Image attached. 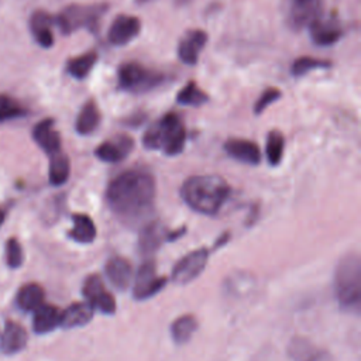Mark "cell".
<instances>
[{
	"label": "cell",
	"mask_w": 361,
	"mask_h": 361,
	"mask_svg": "<svg viewBox=\"0 0 361 361\" xmlns=\"http://www.w3.org/2000/svg\"><path fill=\"white\" fill-rule=\"evenodd\" d=\"M155 193V179L151 173L130 169L111 179L106 190V199L110 209L123 221L134 223L151 213Z\"/></svg>",
	"instance_id": "cell-1"
},
{
	"label": "cell",
	"mask_w": 361,
	"mask_h": 361,
	"mask_svg": "<svg viewBox=\"0 0 361 361\" xmlns=\"http://www.w3.org/2000/svg\"><path fill=\"white\" fill-rule=\"evenodd\" d=\"M228 183L217 175H196L188 178L182 188L183 202L195 212L213 216L230 196Z\"/></svg>",
	"instance_id": "cell-2"
},
{
	"label": "cell",
	"mask_w": 361,
	"mask_h": 361,
	"mask_svg": "<svg viewBox=\"0 0 361 361\" xmlns=\"http://www.w3.org/2000/svg\"><path fill=\"white\" fill-rule=\"evenodd\" d=\"M186 130L180 117L171 111L154 123L142 135V145L147 149H159L173 157L183 151Z\"/></svg>",
	"instance_id": "cell-3"
},
{
	"label": "cell",
	"mask_w": 361,
	"mask_h": 361,
	"mask_svg": "<svg viewBox=\"0 0 361 361\" xmlns=\"http://www.w3.org/2000/svg\"><path fill=\"white\" fill-rule=\"evenodd\" d=\"M334 296L343 307L357 310L361 299V261L357 254L343 257L334 271Z\"/></svg>",
	"instance_id": "cell-4"
},
{
	"label": "cell",
	"mask_w": 361,
	"mask_h": 361,
	"mask_svg": "<svg viewBox=\"0 0 361 361\" xmlns=\"http://www.w3.org/2000/svg\"><path fill=\"white\" fill-rule=\"evenodd\" d=\"M107 8V3L69 4L55 17V24L66 35L79 28H86L92 32H96L99 28V21Z\"/></svg>",
	"instance_id": "cell-5"
},
{
	"label": "cell",
	"mask_w": 361,
	"mask_h": 361,
	"mask_svg": "<svg viewBox=\"0 0 361 361\" xmlns=\"http://www.w3.org/2000/svg\"><path fill=\"white\" fill-rule=\"evenodd\" d=\"M165 76L157 71L147 69L138 62H126L120 65L117 72L118 86L123 90L142 93L157 87Z\"/></svg>",
	"instance_id": "cell-6"
},
{
	"label": "cell",
	"mask_w": 361,
	"mask_h": 361,
	"mask_svg": "<svg viewBox=\"0 0 361 361\" xmlns=\"http://www.w3.org/2000/svg\"><path fill=\"white\" fill-rule=\"evenodd\" d=\"M168 282V278L158 276L154 259H145L135 272L133 296L137 300H144L157 295Z\"/></svg>",
	"instance_id": "cell-7"
},
{
	"label": "cell",
	"mask_w": 361,
	"mask_h": 361,
	"mask_svg": "<svg viewBox=\"0 0 361 361\" xmlns=\"http://www.w3.org/2000/svg\"><path fill=\"white\" fill-rule=\"evenodd\" d=\"M209 258V250L199 248L182 257L173 267L171 279L176 285H186L196 279L204 269Z\"/></svg>",
	"instance_id": "cell-8"
},
{
	"label": "cell",
	"mask_w": 361,
	"mask_h": 361,
	"mask_svg": "<svg viewBox=\"0 0 361 361\" xmlns=\"http://www.w3.org/2000/svg\"><path fill=\"white\" fill-rule=\"evenodd\" d=\"M82 293L93 309H97L104 314H113L116 312V300L113 295L107 292L99 275H89L85 279Z\"/></svg>",
	"instance_id": "cell-9"
},
{
	"label": "cell",
	"mask_w": 361,
	"mask_h": 361,
	"mask_svg": "<svg viewBox=\"0 0 361 361\" xmlns=\"http://www.w3.org/2000/svg\"><path fill=\"white\" fill-rule=\"evenodd\" d=\"M286 21L295 28L300 30L309 25L314 18L323 14V0H286Z\"/></svg>",
	"instance_id": "cell-10"
},
{
	"label": "cell",
	"mask_w": 361,
	"mask_h": 361,
	"mask_svg": "<svg viewBox=\"0 0 361 361\" xmlns=\"http://www.w3.org/2000/svg\"><path fill=\"white\" fill-rule=\"evenodd\" d=\"M307 27H309V34H310L312 41L320 47L333 45L343 35L341 25L338 23V20L333 16L320 14Z\"/></svg>",
	"instance_id": "cell-11"
},
{
	"label": "cell",
	"mask_w": 361,
	"mask_h": 361,
	"mask_svg": "<svg viewBox=\"0 0 361 361\" xmlns=\"http://www.w3.org/2000/svg\"><path fill=\"white\" fill-rule=\"evenodd\" d=\"M140 30L141 23L137 17L120 14L113 20L107 31V39L113 45H126L138 35Z\"/></svg>",
	"instance_id": "cell-12"
},
{
	"label": "cell",
	"mask_w": 361,
	"mask_h": 361,
	"mask_svg": "<svg viewBox=\"0 0 361 361\" xmlns=\"http://www.w3.org/2000/svg\"><path fill=\"white\" fill-rule=\"evenodd\" d=\"M133 147H134L133 138L128 135L120 134L97 145V148L94 149V155L103 162L116 164L123 161L131 152Z\"/></svg>",
	"instance_id": "cell-13"
},
{
	"label": "cell",
	"mask_w": 361,
	"mask_h": 361,
	"mask_svg": "<svg viewBox=\"0 0 361 361\" xmlns=\"http://www.w3.org/2000/svg\"><path fill=\"white\" fill-rule=\"evenodd\" d=\"M206 41L207 34L203 30L188 31L178 44V58L186 65H195Z\"/></svg>",
	"instance_id": "cell-14"
},
{
	"label": "cell",
	"mask_w": 361,
	"mask_h": 361,
	"mask_svg": "<svg viewBox=\"0 0 361 361\" xmlns=\"http://www.w3.org/2000/svg\"><path fill=\"white\" fill-rule=\"evenodd\" d=\"M224 151L228 157L248 165H258L261 161L259 147L250 140L230 138L224 142Z\"/></svg>",
	"instance_id": "cell-15"
},
{
	"label": "cell",
	"mask_w": 361,
	"mask_h": 361,
	"mask_svg": "<svg viewBox=\"0 0 361 361\" xmlns=\"http://www.w3.org/2000/svg\"><path fill=\"white\" fill-rule=\"evenodd\" d=\"M52 25H55V17L42 10L35 11L30 18V30L35 41L44 48H51L54 45Z\"/></svg>",
	"instance_id": "cell-16"
},
{
	"label": "cell",
	"mask_w": 361,
	"mask_h": 361,
	"mask_svg": "<svg viewBox=\"0 0 361 361\" xmlns=\"http://www.w3.org/2000/svg\"><path fill=\"white\" fill-rule=\"evenodd\" d=\"M32 138L49 155L61 151V137L54 128L52 118L41 120L32 130Z\"/></svg>",
	"instance_id": "cell-17"
},
{
	"label": "cell",
	"mask_w": 361,
	"mask_h": 361,
	"mask_svg": "<svg viewBox=\"0 0 361 361\" xmlns=\"http://www.w3.org/2000/svg\"><path fill=\"white\" fill-rule=\"evenodd\" d=\"M106 275L118 290H126L133 279V267L128 259L116 255L106 262Z\"/></svg>",
	"instance_id": "cell-18"
},
{
	"label": "cell",
	"mask_w": 361,
	"mask_h": 361,
	"mask_svg": "<svg viewBox=\"0 0 361 361\" xmlns=\"http://www.w3.org/2000/svg\"><path fill=\"white\" fill-rule=\"evenodd\" d=\"M166 230L161 223L152 221L142 227L138 238V248L142 255H152L162 244L164 240H166Z\"/></svg>",
	"instance_id": "cell-19"
},
{
	"label": "cell",
	"mask_w": 361,
	"mask_h": 361,
	"mask_svg": "<svg viewBox=\"0 0 361 361\" xmlns=\"http://www.w3.org/2000/svg\"><path fill=\"white\" fill-rule=\"evenodd\" d=\"M61 324V310L49 303H42L34 310L32 329L38 334H45L55 330Z\"/></svg>",
	"instance_id": "cell-20"
},
{
	"label": "cell",
	"mask_w": 361,
	"mask_h": 361,
	"mask_svg": "<svg viewBox=\"0 0 361 361\" xmlns=\"http://www.w3.org/2000/svg\"><path fill=\"white\" fill-rule=\"evenodd\" d=\"M27 330L17 322L8 320L1 336V350L6 354H16L27 345Z\"/></svg>",
	"instance_id": "cell-21"
},
{
	"label": "cell",
	"mask_w": 361,
	"mask_h": 361,
	"mask_svg": "<svg viewBox=\"0 0 361 361\" xmlns=\"http://www.w3.org/2000/svg\"><path fill=\"white\" fill-rule=\"evenodd\" d=\"M94 309L87 302H76L61 312V324L63 329L85 326L93 317Z\"/></svg>",
	"instance_id": "cell-22"
},
{
	"label": "cell",
	"mask_w": 361,
	"mask_h": 361,
	"mask_svg": "<svg viewBox=\"0 0 361 361\" xmlns=\"http://www.w3.org/2000/svg\"><path fill=\"white\" fill-rule=\"evenodd\" d=\"M44 298L45 293L42 286L35 282H30L20 288L16 296V303L24 312H34L44 303Z\"/></svg>",
	"instance_id": "cell-23"
},
{
	"label": "cell",
	"mask_w": 361,
	"mask_h": 361,
	"mask_svg": "<svg viewBox=\"0 0 361 361\" xmlns=\"http://www.w3.org/2000/svg\"><path fill=\"white\" fill-rule=\"evenodd\" d=\"M99 123H100L99 107L94 103V100H87L82 106V109L78 114L75 128L80 135H87V134L93 133L97 128Z\"/></svg>",
	"instance_id": "cell-24"
},
{
	"label": "cell",
	"mask_w": 361,
	"mask_h": 361,
	"mask_svg": "<svg viewBox=\"0 0 361 361\" xmlns=\"http://www.w3.org/2000/svg\"><path fill=\"white\" fill-rule=\"evenodd\" d=\"M73 227L69 231V237L80 244H89L96 237V226L93 220L83 213L72 214Z\"/></svg>",
	"instance_id": "cell-25"
},
{
	"label": "cell",
	"mask_w": 361,
	"mask_h": 361,
	"mask_svg": "<svg viewBox=\"0 0 361 361\" xmlns=\"http://www.w3.org/2000/svg\"><path fill=\"white\" fill-rule=\"evenodd\" d=\"M69 173H71L69 158L61 151L52 154L49 159V169H48L49 183L54 186H61L69 179Z\"/></svg>",
	"instance_id": "cell-26"
},
{
	"label": "cell",
	"mask_w": 361,
	"mask_h": 361,
	"mask_svg": "<svg viewBox=\"0 0 361 361\" xmlns=\"http://www.w3.org/2000/svg\"><path fill=\"white\" fill-rule=\"evenodd\" d=\"M197 329V320L192 314H183L175 319L171 326V336L176 344L188 343Z\"/></svg>",
	"instance_id": "cell-27"
},
{
	"label": "cell",
	"mask_w": 361,
	"mask_h": 361,
	"mask_svg": "<svg viewBox=\"0 0 361 361\" xmlns=\"http://www.w3.org/2000/svg\"><path fill=\"white\" fill-rule=\"evenodd\" d=\"M96 61H97V52L89 51L86 54H82L79 56L69 59L66 63V72L76 79H85L90 73Z\"/></svg>",
	"instance_id": "cell-28"
},
{
	"label": "cell",
	"mask_w": 361,
	"mask_h": 361,
	"mask_svg": "<svg viewBox=\"0 0 361 361\" xmlns=\"http://www.w3.org/2000/svg\"><path fill=\"white\" fill-rule=\"evenodd\" d=\"M207 99V94L193 80H189L176 94V102L183 106H200Z\"/></svg>",
	"instance_id": "cell-29"
},
{
	"label": "cell",
	"mask_w": 361,
	"mask_h": 361,
	"mask_svg": "<svg viewBox=\"0 0 361 361\" xmlns=\"http://www.w3.org/2000/svg\"><path fill=\"white\" fill-rule=\"evenodd\" d=\"M283 148H285V138L281 131L272 130L267 135V144H265V152L267 159L269 165H278L282 161L283 157Z\"/></svg>",
	"instance_id": "cell-30"
},
{
	"label": "cell",
	"mask_w": 361,
	"mask_h": 361,
	"mask_svg": "<svg viewBox=\"0 0 361 361\" xmlns=\"http://www.w3.org/2000/svg\"><path fill=\"white\" fill-rule=\"evenodd\" d=\"M25 114H27L25 107L21 106L16 99L7 94H0V123L18 118Z\"/></svg>",
	"instance_id": "cell-31"
},
{
	"label": "cell",
	"mask_w": 361,
	"mask_h": 361,
	"mask_svg": "<svg viewBox=\"0 0 361 361\" xmlns=\"http://www.w3.org/2000/svg\"><path fill=\"white\" fill-rule=\"evenodd\" d=\"M331 63L326 59H316L310 56H300L292 63V75L295 76H303L314 69H326Z\"/></svg>",
	"instance_id": "cell-32"
},
{
	"label": "cell",
	"mask_w": 361,
	"mask_h": 361,
	"mask_svg": "<svg viewBox=\"0 0 361 361\" xmlns=\"http://www.w3.org/2000/svg\"><path fill=\"white\" fill-rule=\"evenodd\" d=\"M24 261V254L21 244L17 238H10L6 244V262L10 268L21 267Z\"/></svg>",
	"instance_id": "cell-33"
},
{
	"label": "cell",
	"mask_w": 361,
	"mask_h": 361,
	"mask_svg": "<svg viewBox=\"0 0 361 361\" xmlns=\"http://www.w3.org/2000/svg\"><path fill=\"white\" fill-rule=\"evenodd\" d=\"M282 96L281 90L278 87H268L265 89L261 96L257 99L255 104H254V113L259 114L261 111H264L271 103H274L275 100H278Z\"/></svg>",
	"instance_id": "cell-34"
},
{
	"label": "cell",
	"mask_w": 361,
	"mask_h": 361,
	"mask_svg": "<svg viewBox=\"0 0 361 361\" xmlns=\"http://www.w3.org/2000/svg\"><path fill=\"white\" fill-rule=\"evenodd\" d=\"M4 217H6V212L0 209V226H1V224H3V221H4Z\"/></svg>",
	"instance_id": "cell-35"
},
{
	"label": "cell",
	"mask_w": 361,
	"mask_h": 361,
	"mask_svg": "<svg viewBox=\"0 0 361 361\" xmlns=\"http://www.w3.org/2000/svg\"><path fill=\"white\" fill-rule=\"evenodd\" d=\"M175 1H176V4H180V6H182V4H185V3H188V1H189V0H175Z\"/></svg>",
	"instance_id": "cell-36"
},
{
	"label": "cell",
	"mask_w": 361,
	"mask_h": 361,
	"mask_svg": "<svg viewBox=\"0 0 361 361\" xmlns=\"http://www.w3.org/2000/svg\"><path fill=\"white\" fill-rule=\"evenodd\" d=\"M137 3H140V4H142V3H148V1H151V0H135Z\"/></svg>",
	"instance_id": "cell-37"
}]
</instances>
